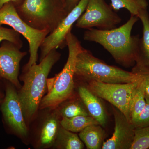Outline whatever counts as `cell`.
<instances>
[{
  "instance_id": "obj_15",
  "label": "cell",
  "mask_w": 149,
  "mask_h": 149,
  "mask_svg": "<svg viewBox=\"0 0 149 149\" xmlns=\"http://www.w3.org/2000/svg\"><path fill=\"white\" fill-rule=\"evenodd\" d=\"M143 26V37L140 39L139 60L140 63L149 67V15L147 9L140 11L138 16Z\"/></svg>"
},
{
  "instance_id": "obj_21",
  "label": "cell",
  "mask_w": 149,
  "mask_h": 149,
  "mask_svg": "<svg viewBox=\"0 0 149 149\" xmlns=\"http://www.w3.org/2000/svg\"><path fill=\"white\" fill-rule=\"evenodd\" d=\"M112 8L118 11L125 8L130 12L131 15L138 16L140 11L147 9L146 0H111Z\"/></svg>"
},
{
  "instance_id": "obj_7",
  "label": "cell",
  "mask_w": 149,
  "mask_h": 149,
  "mask_svg": "<svg viewBox=\"0 0 149 149\" xmlns=\"http://www.w3.org/2000/svg\"><path fill=\"white\" fill-rule=\"evenodd\" d=\"M121 21L120 17L104 0H89L75 25L81 29L96 27L101 30H109L116 28Z\"/></svg>"
},
{
  "instance_id": "obj_1",
  "label": "cell",
  "mask_w": 149,
  "mask_h": 149,
  "mask_svg": "<svg viewBox=\"0 0 149 149\" xmlns=\"http://www.w3.org/2000/svg\"><path fill=\"white\" fill-rule=\"evenodd\" d=\"M139 19L138 16L131 15L125 24L118 28L109 30L87 29L83 39L101 45L119 64L132 66L139 59L140 39L131 35L133 26Z\"/></svg>"
},
{
  "instance_id": "obj_3",
  "label": "cell",
  "mask_w": 149,
  "mask_h": 149,
  "mask_svg": "<svg viewBox=\"0 0 149 149\" xmlns=\"http://www.w3.org/2000/svg\"><path fill=\"white\" fill-rule=\"evenodd\" d=\"M65 42L68 49L66 63L61 72L55 77L48 79V83L50 85H48V93L40 103V109H56L73 93L76 58L83 47L71 31L67 35Z\"/></svg>"
},
{
  "instance_id": "obj_24",
  "label": "cell",
  "mask_w": 149,
  "mask_h": 149,
  "mask_svg": "<svg viewBox=\"0 0 149 149\" xmlns=\"http://www.w3.org/2000/svg\"><path fill=\"white\" fill-rule=\"evenodd\" d=\"M145 107L136 120L132 123L135 129L149 126V96L146 94Z\"/></svg>"
},
{
  "instance_id": "obj_20",
  "label": "cell",
  "mask_w": 149,
  "mask_h": 149,
  "mask_svg": "<svg viewBox=\"0 0 149 149\" xmlns=\"http://www.w3.org/2000/svg\"><path fill=\"white\" fill-rule=\"evenodd\" d=\"M81 101V100H76L63 102L58 107L57 111L62 118H71L77 116H89L90 115L88 110L83 101Z\"/></svg>"
},
{
  "instance_id": "obj_10",
  "label": "cell",
  "mask_w": 149,
  "mask_h": 149,
  "mask_svg": "<svg viewBox=\"0 0 149 149\" xmlns=\"http://www.w3.org/2000/svg\"><path fill=\"white\" fill-rule=\"evenodd\" d=\"M12 83L6 85V95L1 107L4 119L11 130L21 137H26L28 130L18 92Z\"/></svg>"
},
{
  "instance_id": "obj_9",
  "label": "cell",
  "mask_w": 149,
  "mask_h": 149,
  "mask_svg": "<svg viewBox=\"0 0 149 149\" xmlns=\"http://www.w3.org/2000/svg\"><path fill=\"white\" fill-rule=\"evenodd\" d=\"M89 0H80L77 5L68 14L56 28L48 35L40 47V61L54 49L63 47L66 45L65 38L71 31L73 24L85 11Z\"/></svg>"
},
{
  "instance_id": "obj_22",
  "label": "cell",
  "mask_w": 149,
  "mask_h": 149,
  "mask_svg": "<svg viewBox=\"0 0 149 149\" xmlns=\"http://www.w3.org/2000/svg\"><path fill=\"white\" fill-rule=\"evenodd\" d=\"M149 148V126L135 129L134 141L130 149Z\"/></svg>"
},
{
  "instance_id": "obj_6",
  "label": "cell",
  "mask_w": 149,
  "mask_h": 149,
  "mask_svg": "<svg viewBox=\"0 0 149 149\" xmlns=\"http://www.w3.org/2000/svg\"><path fill=\"white\" fill-rule=\"evenodd\" d=\"M4 24L12 27L28 41L30 56L24 70L37 64L39 48L49 32L37 30L29 26L19 16L15 6L12 3L6 4L0 8V26Z\"/></svg>"
},
{
  "instance_id": "obj_8",
  "label": "cell",
  "mask_w": 149,
  "mask_h": 149,
  "mask_svg": "<svg viewBox=\"0 0 149 149\" xmlns=\"http://www.w3.org/2000/svg\"><path fill=\"white\" fill-rule=\"evenodd\" d=\"M138 80L128 83H108L92 81L88 82V88L99 98L109 102L119 110L129 120L130 100Z\"/></svg>"
},
{
  "instance_id": "obj_23",
  "label": "cell",
  "mask_w": 149,
  "mask_h": 149,
  "mask_svg": "<svg viewBox=\"0 0 149 149\" xmlns=\"http://www.w3.org/2000/svg\"><path fill=\"white\" fill-rule=\"evenodd\" d=\"M20 35L13 29L5 28L0 26V43L2 41H8L21 49L23 46V42L20 38Z\"/></svg>"
},
{
  "instance_id": "obj_27",
  "label": "cell",
  "mask_w": 149,
  "mask_h": 149,
  "mask_svg": "<svg viewBox=\"0 0 149 149\" xmlns=\"http://www.w3.org/2000/svg\"><path fill=\"white\" fill-rule=\"evenodd\" d=\"M24 0H0V8L8 3H12L14 5L15 7L20 5Z\"/></svg>"
},
{
  "instance_id": "obj_18",
  "label": "cell",
  "mask_w": 149,
  "mask_h": 149,
  "mask_svg": "<svg viewBox=\"0 0 149 149\" xmlns=\"http://www.w3.org/2000/svg\"><path fill=\"white\" fill-rule=\"evenodd\" d=\"M56 148L63 149H82L84 144L77 134L61 126L55 142Z\"/></svg>"
},
{
  "instance_id": "obj_14",
  "label": "cell",
  "mask_w": 149,
  "mask_h": 149,
  "mask_svg": "<svg viewBox=\"0 0 149 149\" xmlns=\"http://www.w3.org/2000/svg\"><path fill=\"white\" fill-rule=\"evenodd\" d=\"M58 116L56 110L44 120L39 133L38 145L40 148H47L54 144L61 126Z\"/></svg>"
},
{
  "instance_id": "obj_25",
  "label": "cell",
  "mask_w": 149,
  "mask_h": 149,
  "mask_svg": "<svg viewBox=\"0 0 149 149\" xmlns=\"http://www.w3.org/2000/svg\"><path fill=\"white\" fill-rule=\"evenodd\" d=\"M132 72L137 73L143 83L146 94L149 96V67L140 63H136Z\"/></svg>"
},
{
  "instance_id": "obj_28",
  "label": "cell",
  "mask_w": 149,
  "mask_h": 149,
  "mask_svg": "<svg viewBox=\"0 0 149 149\" xmlns=\"http://www.w3.org/2000/svg\"><path fill=\"white\" fill-rule=\"evenodd\" d=\"M3 100V97L2 96V95H1V93H0V103Z\"/></svg>"
},
{
  "instance_id": "obj_2",
  "label": "cell",
  "mask_w": 149,
  "mask_h": 149,
  "mask_svg": "<svg viewBox=\"0 0 149 149\" xmlns=\"http://www.w3.org/2000/svg\"><path fill=\"white\" fill-rule=\"evenodd\" d=\"M61 54L54 49L40 61L23 70L20 79L24 82L18 92L19 98L25 120L34 118L40 103L48 89V76L51 70L60 58Z\"/></svg>"
},
{
  "instance_id": "obj_16",
  "label": "cell",
  "mask_w": 149,
  "mask_h": 149,
  "mask_svg": "<svg viewBox=\"0 0 149 149\" xmlns=\"http://www.w3.org/2000/svg\"><path fill=\"white\" fill-rule=\"evenodd\" d=\"M139 77L138 83L132 94L129 107V120L132 124L143 110L146 103V93L143 83L139 75Z\"/></svg>"
},
{
  "instance_id": "obj_19",
  "label": "cell",
  "mask_w": 149,
  "mask_h": 149,
  "mask_svg": "<svg viewBox=\"0 0 149 149\" xmlns=\"http://www.w3.org/2000/svg\"><path fill=\"white\" fill-rule=\"evenodd\" d=\"M60 124L63 128L73 133H80L88 126L99 124L98 122L91 116L63 117Z\"/></svg>"
},
{
  "instance_id": "obj_11",
  "label": "cell",
  "mask_w": 149,
  "mask_h": 149,
  "mask_svg": "<svg viewBox=\"0 0 149 149\" xmlns=\"http://www.w3.org/2000/svg\"><path fill=\"white\" fill-rule=\"evenodd\" d=\"M16 45L3 41L0 47V77L9 81L18 89L21 86L18 80L20 63L27 55Z\"/></svg>"
},
{
  "instance_id": "obj_29",
  "label": "cell",
  "mask_w": 149,
  "mask_h": 149,
  "mask_svg": "<svg viewBox=\"0 0 149 149\" xmlns=\"http://www.w3.org/2000/svg\"><path fill=\"white\" fill-rule=\"evenodd\" d=\"M61 1L63 3H64V4H65V0H61Z\"/></svg>"
},
{
  "instance_id": "obj_5",
  "label": "cell",
  "mask_w": 149,
  "mask_h": 149,
  "mask_svg": "<svg viewBox=\"0 0 149 149\" xmlns=\"http://www.w3.org/2000/svg\"><path fill=\"white\" fill-rule=\"evenodd\" d=\"M88 82L98 81L108 83H128L136 82L138 74L109 65L97 58L84 48L77 54L75 74Z\"/></svg>"
},
{
  "instance_id": "obj_30",
  "label": "cell",
  "mask_w": 149,
  "mask_h": 149,
  "mask_svg": "<svg viewBox=\"0 0 149 149\" xmlns=\"http://www.w3.org/2000/svg\"></svg>"
},
{
  "instance_id": "obj_4",
  "label": "cell",
  "mask_w": 149,
  "mask_h": 149,
  "mask_svg": "<svg viewBox=\"0 0 149 149\" xmlns=\"http://www.w3.org/2000/svg\"><path fill=\"white\" fill-rule=\"evenodd\" d=\"M15 8L19 16L30 27L50 33L68 14L61 0H24Z\"/></svg>"
},
{
  "instance_id": "obj_17",
  "label": "cell",
  "mask_w": 149,
  "mask_h": 149,
  "mask_svg": "<svg viewBox=\"0 0 149 149\" xmlns=\"http://www.w3.org/2000/svg\"><path fill=\"white\" fill-rule=\"evenodd\" d=\"M105 131L100 124L88 126L80 132L79 137L88 149H101Z\"/></svg>"
},
{
  "instance_id": "obj_26",
  "label": "cell",
  "mask_w": 149,
  "mask_h": 149,
  "mask_svg": "<svg viewBox=\"0 0 149 149\" xmlns=\"http://www.w3.org/2000/svg\"><path fill=\"white\" fill-rule=\"evenodd\" d=\"M80 1V0H65L64 6L68 13H69Z\"/></svg>"
},
{
  "instance_id": "obj_12",
  "label": "cell",
  "mask_w": 149,
  "mask_h": 149,
  "mask_svg": "<svg viewBox=\"0 0 149 149\" xmlns=\"http://www.w3.org/2000/svg\"><path fill=\"white\" fill-rule=\"evenodd\" d=\"M115 120L112 136L103 143V149H130L134 141L135 128L125 115L115 107L113 108Z\"/></svg>"
},
{
  "instance_id": "obj_13",
  "label": "cell",
  "mask_w": 149,
  "mask_h": 149,
  "mask_svg": "<svg viewBox=\"0 0 149 149\" xmlns=\"http://www.w3.org/2000/svg\"><path fill=\"white\" fill-rule=\"evenodd\" d=\"M78 94L90 116L95 119L100 125L105 126L107 115L104 108L98 96L85 86L78 88Z\"/></svg>"
}]
</instances>
